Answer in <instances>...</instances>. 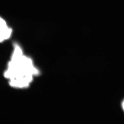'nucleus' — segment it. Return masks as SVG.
Masks as SVG:
<instances>
[{"label": "nucleus", "mask_w": 124, "mask_h": 124, "mask_svg": "<svg viewBox=\"0 0 124 124\" xmlns=\"http://www.w3.org/2000/svg\"><path fill=\"white\" fill-rule=\"evenodd\" d=\"M19 57H20V56H19ZM12 58H15V57H12Z\"/></svg>", "instance_id": "4"}, {"label": "nucleus", "mask_w": 124, "mask_h": 124, "mask_svg": "<svg viewBox=\"0 0 124 124\" xmlns=\"http://www.w3.org/2000/svg\"><path fill=\"white\" fill-rule=\"evenodd\" d=\"M0 25L3 27H8L5 21L0 17Z\"/></svg>", "instance_id": "2"}, {"label": "nucleus", "mask_w": 124, "mask_h": 124, "mask_svg": "<svg viewBox=\"0 0 124 124\" xmlns=\"http://www.w3.org/2000/svg\"><path fill=\"white\" fill-rule=\"evenodd\" d=\"M122 107H123V108L124 109V100L123 102V103H122Z\"/></svg>", "instance_id": "3"}, {"label": "nucleus", "mask_w": 124, "mask_h": 124, "mask_svg": "<svg viewBox=\"0 0 124 124\" xmlns=\"http://www.w3.org/2000/svg\"><path fill=\"white\" fill-rule=\"evenodd\" d=\"M39 74V71L33 66L32 60L23 55L11 59L4 76L9 79L12 86L21 88L27 87L34 76Z\"/></svg>", "instance_id": "1"}]
</instances>
